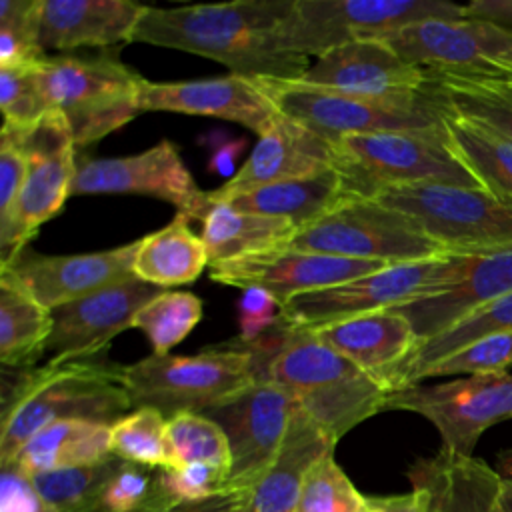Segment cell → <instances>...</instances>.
<instances>
[{
    "mask_svg": "<svg viewBox=\"0 0 512 512\" xmlns=\"http://www.w3.org/2000/svg\"><path fill=\"white\" fill-rule=\"evenodd\" d=\"M256 382L252 354L236 340L194 356L150 354L124 366L132 408H156L166 418L206 412Z\"/></svg>",
    "mask_w": 512,
    "mask_h": 512,
    "instance_id": "obj_6",
    "label": "cell"
},
{
    "mask_svg": "<svg viewBox=\"0 0 512 512\" xmlns=\"http://www.w3.org/2000/svg\"><path fill=\"white\" fill-rule=\"evenodd\" d=\"M204 140L212 146V156L208 162V170L220 176H228V180L236 174V158L244 150V138H230L222 132H214L204 136Z\"/></svg>",
    "mask_w": 512,
    "mask_h": 512,
    "instance_id": "obj_49",
    "label": "cell"
},
{
    "mask_svg": "<svg viewBox=\"0 0 512 512\" xmlns=\"http://www.w3.org/2000/svg\"><path fill=\"white\" fill-rule=\"evenodd\" d=\"M158 468L120 462L102 492L104 512H154L164 508L158 496Z\"/></svg>",
    "mask_w": 512,
    "mask_h": 512,
    "instance_id": "obj_45",
    "label": "cell"
},
{
    "mask_svg": "<svg viewBox=\"0 0 512 512\" xmlns=\"http://www.w3.org/2000/svg\"><path fill=\"white\" fill-rule=\"evenodd\" d=\"M466 18V8L446 0H294L276 26V44L300 56H324L358 40H382L424 20Z\"/></svg>",
    "mask_w": 512,
    "mask_h": 512,
    "instance_id": "obj_8",
    "label": "cell"
},
{
    "mask_svg": "<svg viewBox=\"0 0 512 512\" xmlns=\"http://www.w3.org/2000/svg\"><path fill=\"white\" fill-rule=\"evenodd\" d=\"M0 108L4 114L2 126L14 130H30L50 112L38 66L0 68Z\"/></svg>",
    "mask_w": 512,
    "mask_h": 512,
    "instance_id": "obj_43",
    "label": "cell"
},
{
    "mask_svg": "<svg viewBox=\"0 0 512 512\" xmlns=\"http://www.w3.org/2000/svg\"><path fill=\"white\" fill-rule=\"evenodd\" d=\"M200 318L202 300L196 294L164 290L138 310L134 328L148 336L152 354H168L170 348L180 344L196 328Z\"/></svg>",
    "mask_w": 512,
    "mask_h": 512,
    "instance_id": "obj_38",
    "label": "cell"
},
{
    "mask_svg": "<svg viewBox=\"0 0 512 512\" xmlns=\"http://www.w3.org/2000/svg\"><path fill=\"white\" fill-rule=\"evenodd\" d=\"M16 132L26 156V176L16 214V244L22 254L38 228L64 208L78 160L70 128L56 110H50L34 128Z\"/></svg>",
    "mask_w": 512,
    "mask_h": 512,
    "instance_id": "obj_16",
    "label": "cell"
},
{
    "mask_svg": "<svg viewBox=\"0 0 512 512\" xmlns=\"http://www.w3.org/2000/svg\"><path fill=\"white\" fill-rule=\"evenodd\" d=\"M382 42L428 72L512 76V30L490 20H424L388 34Z\"/></svg>",
    "mask_w": 512,
    "mask_h": 512,
    "instance_id": "obj_13",
    "label": "cell"
},
{
    "mask_svg": "<svg viewBox=\"0 0 512 512\" xmlns=\"http://www.w3.org/2000/svg\"><path fill=\"white\" fill-rule=\"evenodd\" d=\"M424 90L440 110L488 128L512 144V76H458L426 70Z\"/></svg>",
    "mask_w": 512,
    "mask_h": 512,
    "instance_id": "obj_29",
    "label": "cell"
},
{
    "mask_svg": "<svg viewBox=\"0 0 512 512\" xmlns=\"http://www.w3.org/2000/svg\"><path fill=\"white\" fill-rule=\"evenodd\" d=\"M468 260L470 254H442L384 266L356 280L290 298L282 308V320L314 330L360 314L400 308L456 284L464 276Z\"/></svg>",
    "mask_w": 512,
    "mask_h": 512,
    "instance_id": "obj_9",
    "label": "cell"
},
{
    "mask_svg": "<svg viewBox=\"0 0 512 512\" xmlns=\"http://www.w3.org/2000/svg\"><path fill=\"white\" fill-rule=\"evenodd\" d=\"M242 346L252 354L256 380L288 390L334 444L360 422L384 412L388 390L312 330L280 320L268 334Z\"/></svg>",
    "mask_w": 512,
    "mask_h": 512,
    "instance_id": "obj_2",
    "label": "cell"
},
{
    "mask_svg": "<svg viewBox=\"0 0 512 512\" xmlns=\"http://www.w3.org/2000/svg\"><path fill=\"white\" fill-rule=\"evenodd\" d=\"M228 472L208 464H186L172 468H158V496L162 506L178 502H194L218 496L226 490Z\"/></svg>",
    "mask_w": 512,
    "mask_h": 512,
    "instance_id": "obj_46",
    "label": "cell"
},
{
    "mask_svg": "<svg viewBox=\"0 0 512 512\" xmlns=\"http://www.w3.org/2000/svg\"><path fill=\"white\" fill-rule=\"evenodd\" d=\"M334 442L298 406L268 470L246 490V512H296L298 496L310 468L334 452Z\"/></svg>",
    "mask_w": 512,
    "mask_h": 512,
    "instance_id": "obj_26",
    "label": "cell"
},
{
    "mask_svg": "<svg viewBox=\"0 0 512 512\" xmlns=\"http://www.w3.org/2000/svg\"><path fill=\"white\" fill-rule=\"evenodd\" d=\"M300 82L364 96H402L424 90L426 70L382 40H358L316 58Z\"/></svg>",
    "mask_w": 512,
    "mask_h": 512,
    "instance_id": "obj_22",
    "label": "cell"
},
{
    "mask_svg": "<svg viewBox=\"0 0 512 512\" xmlns=\"http://www.w3.org/2000/svg\"><path fill=\"white\" fill-rule=\"evenodd\" d=\"M296 408L298 402L288 390L268 380H256L234 398L202 412L228 438V492H246L260 480L278 454Z\"/></svg>",
    "mask_w": 512,
    "mask_h": 512,
    "instance_id": "obj_14",
    "label": "cell"
},
{
    "mask_svg": "<svg viewBox=\"0 0 512 512\" xmlns=\"http://www.w3.org/2000/svg\"><path fill=\"white\" fill-rule=\"evenodd\" d=\"M168 442L172 466L208 464L220 470L230 468V448L224 430L206 414L180 412L168 418Z\"/></svg>",
    "mask_w": 512,
    "mask_h": 512,
    "instance_id": "obj_39",
    "label": "cell"
},
{
    "mask_svg": "<svg viewBox=\"0 0 512 512\" xmlns=\"http://www.w3.org/2000/svg\"><path fill=\"white\" fill-rule=\"evenodd\" d=\"M388 264L278 248L210 266L212 280L234 288H262L284 306L290 298L372 274Z\"/></svg>",
    "mask_w": 512,
    "mask_h": 512,
    "instance_id": "obj_18",
    "label": "cell"
},
{
    "mask_svg": "<svg viewBox=\"0 0 512 512\" xmlns=\"http://www.w3.org/2000/svg\"><path fill=\"white\" fill-rule=\"evenodd\" d=\"M414 488L430 496L428 512H494L500 474L474 456L440 450L416 460L408 470Z\"/></svg>",
    "mask_w": 512,
    "mask_h": 512,
    "instance_id": "obj_27",
    "label": "cell"
},
{
    "mask_svg": "<svg viewBox=\"0 0 512 512\" xmlns=\"http://www.w3.org/2000/svg\"><path fill=\"white\" fill-rule=\"evenodd\" d=\"M494 512H512V478L500 476V486L494 498Z\"/></svg>",
    "mask_w": 512,
    "mask_h": 512,
    "instance_id": "obj_53",
    "label": "cell"
},
{
    "mask_svg": "<svg viewBox=\"0 0 512 512\" xmlns=\"http://www.w3.org/2000/svg\"><path fill=\"white\" fill-rule=\"evenodd\" d=\"M0 512H50L32 478L16 466H2L0 476Z\"/></svg>",
    "mask_w": 512,
    "mask_h": 512,
    "instance_id": "obj_48",
    "label": "cell"
},
{
    "mask_svg": "<svg viewBox=\"0 0 512 512\" xmlns=\"http://www.w3.org/2000/svg\"><path fill=\"white\" fill-rule=\"evenodd\" d=\"M334 144L290 120L282 112L258 136L250 156L216 190L208 192L210 204L230 202L232 198L286 180L312 178L332 170Z\"/></svg>",
    "mask_w": 512,
    "mask_h": 512,
    "instance_id": "obj_21",
    "label": "cell"
},
{
    "mask_svg": "<svg viewBox=\"0 0 512 512\" xmlns=\"http://www.w3.org/2000/svg\"><path fill=\"white\" fill-rule=\"evenodd\" d=\"M294 0H238L180 8L146 6L132 42L174 48L222 62L246 78L300 80L310 62L282 50L274 32Z\"/></svg>",
    "mask_w": 512,
    "mask_h": 512,
    "instance_id": "obj_1",
    "label": "cell"
},
{
    "mask_svg": "<svg viewBox=\"0 0 512 512\" xmlns=\"http://www.w3.org/2000/svg\"><path fill=\"white\" fill-rule=\"evenodd\" d=\"M54 328L52 310L34 300L18 282L0 272V362L34 368Z\"/></svg>",
    "mask_w": 512,
    "mask_h": 512,
    "instance_id": "obj_33",
    "label": "cell"
},
{
    "mask_svg": "<svg viewBox=\"0 0 512 512\" xmlns=\"http://www.w3.org/2000/svg\"><path fill=\"white\" fill-rule=\"evenodd\" d=\"M88 194H144L164 200L202 222L210 208L202 190L182 162L180 150L170 140L152 148L116 158H82L76 166L70 196Z\"/></svg>",
    "mask_w": 512,
    "mask_h": 512,
    "instance_id": "obj_15",
    "label": "cell"
},
{
    "mask_svg": "<svg viewBox=\"0 0 512 512\" xmlns=\"http://www.w3.org/2000/svg\"><path fill=\"white\" fill-rule=\"evenodd\" d=\"M510 292L512 246H506L490 252L470 254L466 272L456 284L394 310L406 316L420 344L446 332L468 314Z\"/></svg>",
    "mask_w": 512,
    "mask_h": 512,
    "instance_id": "obj_23",
    "label": "cell"
},
{
    "mask_svg": "<svg viewBox=\"0 0 512 512\" xmlns=\"http://www.w3.org/2000/svg\"><path fill=\"white\" fill-rule=\"evenodd\" d=\"M38 76L50 110L64 116L76 148L102 140L140 114L144 78L116 50L46 56Z\"/></svg>",
    "mask_w": 512,
    "mask_h": 512,
    "instance_id": "obj_5",
    "label": "cell"
},
{
    "mask_svg": "<svg viewBox=\"0 0 512 512\" xmlns=\"http://www.w3.org/2000/svg\"><path fill=\"white\" fill-rule=\"evenodd\" d=\"M200 224L208 266L286 248L298 232L288 218L240 210L228 202L210 204Z\"/></svg>",
    "mask_w": 512,
    "mask_h": 512,
    "instance_id": "obj_28",
    "label": "cell"
},
{
    "mask_svg": "<svg viewBox=\"0 0 512 512\" xmlns=\"http://www.w3.org/2000/svg\"><path fill=\"white\" fill-rule=\"evenodd\" d=\"M468 18H482L512 30V0H474L464 6Z\"/></svg>",
    "mask_w": 512,
    "mask_h": 512,
    "instance_id": "obj_52",
    "label": "cell"
},
{
    "mask_svg": "<svg viewBox=\"0 0 512 512\" xmlns=\"http://www.w3.org/2000/svg\"><path fill=\"white\" fill-rule=\"evenodd\" d=\"M164 288L138 276L52 310L54 328L46 344L54 362L96 358L122 330L134 328L142 306Z\"/></svg>",
    "mask_w": 512,
    "mask_h": 512,
    "instance_id": "obj_19",
    "label": "cell"
},
{
    "mask_svg": "<svg viewBox=\"0 0 512 512\" xmlns=\"http://www.w3.org/2000/svg\"><path fill=\"white\" fill-rule=\"evenodd\" d=\"M512 366V332H494L478 338L450 356L430 364L418 378V382L434 376L450 374H496L508 372ZM416 382V384H418Z\"/></svg>",
    "mask_w": 512,
    "mask_h": 512,
    "instance_id": "obj_44",
    "label": "cell"
},
{
    "mask_svg": "<svg viewBox=\"0 0 512 512\" xmlns=\"http://www.w3.org/2000/svg\"><path fill=\"white\" fill-rule=\"evenodd\" d=\"M384 410L424 416L442 438V448L472 456L490 426L512 418V374H472L442 384H410L388 392Z\"/></svg>",
    "mask_w": 512,
    "mask_h": 512,
    "instance_id": "obj_12",
    "label": "cell"
},
{
    "mask_svg": "<svg viewBox=\"0 0 512 512\" xmlns=\"http://www.w3.org/2000/svg\"><path fill=\"white\" fill-rule=\"evenodd\" d=\"M324 344L356 364L388 392L418 346L412 324L398 310H378L312 330Z\"/></svg>",
    "mask_w": 512,
    "mask_h": 512,
    "instance_id": "obj_25",
    "label": "cell"
},
{
    "mask_svg": "<svg viewBox=\"0 0 512 512\" xmlns=\"http://www.w3.org/2000/svg\"><path fill=\"white\" fill-rule=\"evenodd\" d=\"M122 460L110 456L102 462L44 472L32 484L50 512H104L102 492Z\"/></svg>",
    "mask_w": 512,
    "mask_h": 512,
    "instance_id": "obj_36",
    "label": "cell"
},
{
    "mask_svg": "<svg viewBox=\"0 0 512 512\" xmlns=\"http://www.w3.org/2000/svg\"><path fill=\"white\" fill-rule=\"evenodd\" d=\"M332 168L350 200L420 182L482 188L456 154L446 124L344 136L334 144Z\"/></svg>",
    "mask_w": 512,
    "mask_h": 512,
    "instance_id": "obj_4",
    "label": "cell"
},
{
    "mask_svg": "<svg viewBox=\"0 0 512 512\" xmlns=\"http://www.w3.org/2000/svg\"><path fill=\"white\" fill-rule=\"evenodd\" d=\"M370 200L408 216L450 254L512 246V204L484 188L420 182L388 188Z\"/></svg>",
    "mask_w": 512,
    "mask_h": 512,
    "instance_id": "obj_10",
    "label": "cell"
},
{
    "mask_svg": "<svg viewBox=\"0 0 512 512\" xmlns=\"http://www.w3.org/2000/svg\"><path fill=\"white\" fill-rule=\"evenodd\" d=\"M138 246L140 238L118 248L68 256L22 252L8 266H2L0 272L18 282L44 308L56 310L134 278Z\"/></svg>",
    "mask_w": 512,
    "mask_h": 512,
    "instance_id": "obj_17",
    "label": "cell"
},
{
    "mask_svg": "<svg viewBox=\"0 0 512 512\" xmlns=\"http://www.w3.org/2000/svg\"><path fill=\"white\" fill-rule=\"evenodd\" d=\"M110 456L108 424L60 420L36 432L18 452L12 466L32 478L44 472L96 464Z\"/></svg>",
    "mask_w": 512,
    "mask_h": 512,
    "instance_id": "obj_30",
    "label": "cell"
},
{
    "mask_svg": "<svg viewBox=\"0 0 512 512\" xmlns=\"http://www.w3.org/2000/svg\"><path fill=\"white\" fill-rule=\"evenodd\" d=\"M138 106L140 112L212 116L242 124L258 136L280 114L260 80L240 74L180 82H152L144 78Z\"/></svg>",
    "mask_w": 512,
    "mask_h": 512,
    "instance_id": "obj_20",
    "label": "cell"
},
{
    "mask_svg": "<svg viewBox=\"0 0 512 512\" xmlns=\"http://www.w3.org/2000/svg\"><path fill=\"white\" fill-rule=\"evenodd\" d=\"M276 108L324 140L382 130H426L444 124L434 98L422 90L402 96H364L300 80L258 78Z\"/></svg>",
    "mask_w": 512,
    "mask_h": 512,
    "instance_id": "obj_7",
    "label": "cell"
},
{
    "mask_svg": "<svg viewBox=\"0 0 512 512\" xmlns=\"http://www.w3.org/2000/svg\"><path fill=\"white\" fill-rule=\"evenodd\" d=\"M26 176V156L20 134L2 126L0 136V268L20 256L16 244V214Z\"/></svg>",
    "mask_w": 512,
    "mask_h": 512,
    "instance_id": "obj_42",
    "label": "cell"
},
{
    "mask_svg": "<svg viewBox=\"0 0 512 512\" xmlns=\"http://www.w3.org/2000/svg\"><path fill=\"white\" fill-rule=\"evenodd\" d=\"M346 200L350 198L346 196L340 176L332 168L312 178L276 182L244 192L232 198L228 204L256 214L288 218L300 230Z\"/></svg>",
    "mask_w": 512,
    "mask_h": 512,
    "instance_id": "obj_32",
    "label": "cell"
},
{
    "mask_svg": "<svg viewBox=\"0 0 512 512\" xmlns=\"http://www.w3.org/2000/svg\"><path fill=\"white\" fill-rule=\"evenodd\" d=\"M186 214H176L164 228L140 238L134 274L154 286L168 288L194 282L208 264V252Z\"/></svg>",
    "mask_w": 512,
    "mask_h": 512,
    "instance_id": "obj_31",
    "label": "cell"
},
{
    "mask_svg": "<svg viewBox=\"0 0 512 512\" xmlns=\"http://www.w3.org/2000/svg\"><path fill=\"white\" fill-rule=\"evenodd\" d=\"M444 124L456 154L486 192L512 204V144L488 128L444 112Z\"/></svg>",
    "mask_w": 512,
    "mask_h": 512,
    "instance_id": "obj_34",
    "label": "cell"
},
{
    "mask_svg": "<svg viewBox=\"0 0 512 512\" xmlns=\"http://www.w3.org/2000/svg\"><path fill=\"white\" fill-rule=\"evenodd\" d=\"M40 0L0 2V68H36L48 56L38 40Z\"/></svg>",
    "mask_w": 512,
    "mask_h": 512,
    "instance_id": "obj_41",
    "label": "cell"
},
{
    "mask_svg": "<svg viewBox=\"0 0 512 512\" xmlns=\"http://www.w3.org/2000/svg\"><path fill=\"white\" fill-rule=\"evenodd\" d=\"M494 332H512V292L494 300L492 304L468 314L458 324L448 328L446 332L424 340L416 346V350L408 356L396 376V386L404 388L416 384L420 374L434 362L450 356L452 352L460 350L462 346L484 338Z\"/></svg>",
    "mask_w": 512,
    "mask_h": 512,
    "instance_id": "obj_35",
    "label": "cell"
},
{
    "mask_svg": "<svg viewBox=\"0 0 512 512\" xmlns=\"http://www.w3.org/2000/svg\"><path fill=\"white\" fill-rule=\"evenodd\" d=\"M124 366L88 358L40 368L2 366L0 464L14 462L24 444L48 424L90 420L112 426L132 412Z\"/></svg>",
    "mask_w": 512,
    "mask_h": 512,
    "instance_id": "obj_3",
    "label": "cell"
},
{
    "mask_svg": "<svg viewBox=\"0 0 512 512\" xmlns=\"http://www.w3.org/2000/svg\"><path fill=\"white\" fill-rule=\"evenodd\" d=\"M286 248L388 266L450 254L408 216L368 198L346 200L302 226Z\"/></svg>",
    "mask_w": 512,
    "mask_h": 512,
    "instance_id": "obj_11",
    "label": "cell"
},
{
    "mask_svg": "<svg viewBox=\"0 0 512 512\" xmlns=\"http://www.w3.org/2000/svg\"><path fill=\"white\" fill-rule=\"evenodd\" d=\"M144 10V4L130 0H40L38 40L46 54L110 50L132 42Z\"/></svg>",
    "mask_w": 512,
    "mask_h": 512,
    "instance_id": "obj_24",
    "label": "cell"
},
{
    "mask_svg": "<svg viewBox=\"0 0 512 512\" xmlns=\"http://www.w3.org/2000/svg\"><path fill=\"white\" fill-rule=\"evenodd\" d=\"M282 304L280 300L262 290V288H246L238 300V342L252 344L264 334H268L282 320Z\"/></svg>",
    "mask_w": 512,
    "mask_h": 512,
    "instance_id": "obj_47",
    "label": "cell"
},
{
    "mask_svg": "<svg viewBox=\"0 0 512 512\" xmlns=\"http://www.w3.org/2000/svg\"><path fill=\"white\" fill-rule=\"evenodd\" d=\"M430 496L422 488H414L406 494L394 496H370L368 512H428Z\"/></svg>",
    "mask_w": 512,
    "mask_h": 512,
    "instance_id": "obj_51",
    "label": "cell"
},
{
    "mask_svg": "<svg viewBox=\"0 0 512 512\" xmlns=\"http://www.w3.org/2000/svg\"><path fill=\"white\" fill-rule=\"evenodd\" d=\"M166 426L168 418L156 408H134L110 426L112 456L148 468H172Z\"/></svg>",
    "mask_w": 512,
    "mask_h": 512,
    "instance_id": "obj_37",
    "label": "cell"
},
{
    "mask_svg": "<svg viewBox=\"0 0 512 512\" xmlns=\"http://www.w3.org/2000/svg\"><path fill=\"white\" fill-rule=\"evenodd\" d=\"M248 496L244 490L222 492L212 498L194 500V502H178L164 506L154 512H246Z\"/></svg>",
    "mask_w": 512,
    "mask_h": 512,
    "instance_id": "obj_50",
    "label": "cell"
},
{
    "mask_svg": "<svg viewBox=\"0 0 512 512\" xmlns=\"http://www.w3.org/2000/svg\"><path fill=\"white\" fill-rule=\"evenodd\" d=\"M370 498L360 494L346 472L334 460V452L322 456L306 474L296 512H368Z\"/></svg>",
    "mask_w": 512,
    "mask_h": 512,
    "instance_id": "obj_40",
    "label": "cell"
}]
</instances>
